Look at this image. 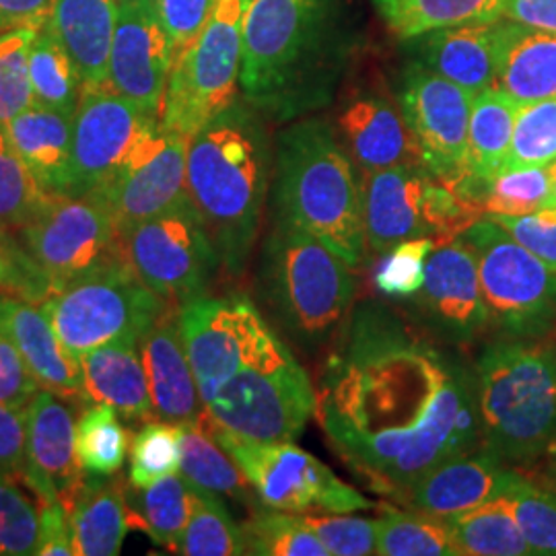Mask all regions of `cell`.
<instances>
[{
    "mask_svg": "<svg viewBox=\"0 0 556 556\" xmlns=\"http://www.w3.org/2000/svg\"><path fill=\"white\" fill-rule=\"evenodd\" d=\"M316 418L337 456L396 503L439 464L482 447L475 367L376 299L353 307L332 342Z\"/></svg>",
    "mask_w": 556,
    "mask_h": 556,
    "instance_id": "6da1fadb",
    "label": "cell"
},
{
    "mask_svg": "<svg viewBox=\"0 0 556 556\" xmlns=\"http://www.w3.org/2000/svg\"><path fill=\"white\" fill-rule=\"evenodd\" d=\"M268 161L262 124L238 105L211 119L188 144L186 194L231 277L245 270L258 239Z\"/></svg>",
    "mask_w": 556,
    "mask_h": 556,
    "instance_id": "7a4b0ae2",
    "label": "cell"
},
{
    "mask_svg": "<svg viewBox=\"0 0 556 556\" xmlns=\"http://www.w3.org/2000/svg\"><path fill=\"white\" fill-rule=\"evenodd\" d=\"M275 220L319 239L351 266L365 254L363 190L355 163L324 119L280 132L273 184Z\"/></svg>",
    "mask_w": 556,
    "mask_h": 556,
    "instance_id": "3957f363",
    "label": "cell"
},
{
    "mask_svg": "<svg viewBox=\"0 0 556 556\" xmlns=\"http://www.w3.org/2000/svg\"><path fill=\"white\" fill-rule=\"evenodd\" d=\"M482 445L503 462L532 464L556 452V344L501 338L475 365Z\"/></svg>",
    "mask_w": 556,
    "mask_h": 556,
    "instance_id": "277c9868",
    "label": "cell"
},
{
    "mask_svg": "<svg viewBox=\"0 0 556 556\" xmlns=\"http://www.w3.org/2000/svg\"><path fill=\"white\" fill-rule=\"evenodd\" d=\"M351 268L319 239L275 220L262 248L260 295L285 337L303 353L318 355L332 346L351 318L357 295Z\"/></svg>",
    "mask_w": 556,
    "mask_h": 556,
    "instance_id": "5b68a950",
    "label": "cell"
},
{
    "mask_svg": "<svg viewBox=\"0 0 556 556\" xmlns=\"http://www.w3.org/2000/svg\"><path fill=\"white\" fill-rule=\"evenodd\" d=\"M326 0H248L241 20L239 87L280 118L319 108L330 83L316 71Z\"/></svg>",
    "mask_w": 556,
    "mask_h": 556,
    "instance_id": "8992f818",
    "label": "cell"
},
{
    "mask_svg": "<svg viewBox=\"0 0 556 556\" xmlns=\"http://www.w3.org/2000/svg\"><path fill=\"white\" fill-rule=\"evenodd\" d=\"M225 431L254 441H295L316 415V390L289 346L275 338L204 400Z\"/></svg>",
    "mask_w": 556,
    "mask_h": 556,
    "instance_id": "52a82bcc",
    "label": "cell"
},
{
    "mask_svg": "<svg viewBox=\"0 0 556 556\" xmlns=\"http://www.w3.org/2000/svg\"><path fill=\"white\" fill-rule=\"evenodd\" d=\"M169 303L149 291L128 260L48 293L40 309L75 358L105 344H139Z\"/></svg>",
    "mask_w": 556,
    "mask_h": 556,
    "instance_id": "ba28073f",
    "label": "cell"
},
{
    "mask_svg": "<svg viewBox=\"0 0 556 556\" xmlns=\"http://www.w3.org/2000/svg\"><path fill=\"white\" fill-rule=\"evenodd\" d=\"M457 238L477 260L489 326L503 338H542L556 324V270L480 217Z\"/></svg>",
    "mask_w": 556,
    "mask_h": 556,
    "instance_id": "9c48e42d",
    "label": "cell"
},
{
    "mask_svg": "<svg viewBox=\"0 0 556 556\" xmlns=\"http://www.w3.org/2000/svg\"><path fill=\"white\" fill-rule=\"evenodd\" d=\"M361 190L365 239L376 254L408 239H456L482 217L422 165L363 174Z\"/></svg>",
    "mask_w": 556,
    "mask_h": 556,
    "instance_id": "30bf717a",
    "label": "cell"
},
{
    "mask_svg": "<svg viewBox=\"0 0 556 556\" xmlns=\"http://www.w3.org/2000/svg\"><path fill=\"white\" fill-rule=\"evenodd\" d=\"M248 0H219L199 38L172 64L161 126L192 139L233 105L241 73V20Z\"/></svg>",
    "mask_w": 556,
    "mask_h": 556,
    "instance_id": "8fae6325",
    "label": "cell"
},
{
    "mask_svg": "<svg viewBox=\"0 0 556 556\" xmlns=\"http://www.w3.org/2000/svg\"><path fill=\"white\" fill-rule=\"evenodd\" d=\"M213 433L233 457L260 501L270 509L309 516L353 514L374 507L369 498L342 482L324 462L293 441L238 438L219 427L215 418Z\"/></svg>",
    "mask_w": 556,
    "mask_h": 556,
    "instance_id": "7c38bea8",
    "label": "cell"
},
{
    "mask_svg": "<svg viewBox=\"0 0 556 556\" xmlns=\"http://www.w3.org/2000/svg\"><path fill=\"white\" fill-rule=\"evenodd\" d=\"M124 254L140 282L169 305L202 298L220 266L197 208L186 199L122 233Z\"/></svg>",
    "mask_w": 556,
    "mask_h": 556,
    "instance_id": "4fadbf2b",
    "label": "cell"
},
{
    "mask_svg": "<svg viewBox=\"0 0 556 556\" xmlns=\"http://www.w3.org/2000/svg\"><path fill=\"white\" fill-rule=\"evenodd\" d=\"M17 233L23 250L46 278L48 293L126 260L112 213L96 194L52 197Z\"/></svg>",
    "mask_w": 556,
    "mask_h": 556,
    "instance_id": "5bb4252c",
    "label": "cell"
},
{
    "mask_svg": "<svg viewBox=\"0 0 556 556\" xmlns=\"http://www.w3.org/2000/svg\"><path fill=\"white\" fill-rule=\"evenodd\" d=\"M178 316L202 402L278 337L245 295H202L179 305Z\"/></svg>",
    "mask_w": 556,
    "mask_h": 556,
    "instance_id": "9a60e30c",
    "label": "cell"
},
{
    "mask_svg": "<svg viewBox=\"0 0 556 556\" xmlns=\"http://www.w3.org/2000/svg\"><path fill=\"white\" fill-rule=\"evenodd\" d=\"M160 124L157 116L119 96L112 85H83L73 116L66 197H85L100 190Z\"/></svg>",
    "mask_w": 556,
    "mask_h": 556,
    "instance_id": "2e32d148",
    "label": "cell"
},
{
    "mask_svg": "<svg viewBox=\"0 0 556 556\" xmlns=\"http://www.w3.org/2000/svg\"><path fill=\"white\" fill-rule=\"evenodd\" d=\"M404 303L417 326L450 346H468L489 328L477 260L459 238L438 243L420 291Z\"/></svg>",
    "mask_w": 556,
    "mask_h": 556,
    "instance_id": "e0dca14e",
    "label": "cell"
},
{
    "mask_svg": "<svg viewBox=\"0 0 556 556\" xmlns=\"http://www.w3.org/2000/svg\"><path fill=\"white\" fill-rule=\"evenodd\" d=\"M472 100L470 91L417 62L404 75L400 110L417 140L422 167L441 181L464 174Z\"/></svg>",
    "mask_w": 556,
    "mask_h": 556,
    "instance_id": "ac0fdd59",
    "label": "cell"
},
{
    "mask_svg": "<svg viewBox=\"0 0 556 556\" xmlns=\"http://www.w3.org/2000/svg\"><path fill=\"white\" fill-rule=\"evenodd\" d=\"M190 139L157 126L147 135L118 174L100 190L119 238L142 220L157 217L186 199V163Z\"/></svg>",
    "mask_w": 556,
    "mask_h": 556,
    "instance_id": "d6986e66",
    "label": "cell"
},
{
    "mask_svg": "<svg viewBox=\"0 0 556 556\" xmlns=\"http://www.w3.org/2000/svg\"><path fill=\"white\" fill-rule=\"evenodd\" d=\"M172 64V43L151 0L118 2V23L110 50V85L140 110L161 118Z\"/></svg>",
    "mask_w": 556,
    "mask_h": 556,
    "instance_id": "ffe728a7",
    "label": "cell"
},
{
    "mask_svg": "<svg viewBox=\"0 0 556 556\" xmlns=\"http://www.w3.org/2000/svg\"><path fill=\"white\" fill-rule=\"evenodd\" d=\"M77 420L60 396L40 390L25 408L27 468L23 482L43 501H59L71 511L80 486L83 468L75 447Z\"/></svg>",
    "mask_w": 556,
    "mask_h": 556,
    "instance_id": "44dd1931",
    "label": "cell"
},
{
    "mask_svg": "<svg viewBox=\"0 0 556 556\" xmlns=\"http://www.w3.org/2000/svg\"><path fill=\"white\" fill-rule=\"evenodd\" d=\"M178 312V305H167L139 342L155 418L174 425L197 420L204 413L199 383L179 332Z\"/></svg>",
    "mask_w": 556,
    "mask_h": 556,
    "instance_id": "7402d4cb",
    "label": "cell"
},
{
    "mask_svg": "<svg viewBox=\"0 0 556 556\" xmlns=\"http://www.w3.org/2000/svg\"><path fill=\"white\" fill-rule=\"evenodd\" d=\"M342 144L361 174L396 165H422L402 110L376 93L346 101L338 116Z\"/></svg>",
    "mask_w": 556,
    "mask_h": 556,
    "instance_id": "603a6c76",
    "label": "cell"
},
{
    "mask_svg": "<svg viewBox=\"0 0 556 556\" xmlns=\"http://www.w3.org/2000/svg\"><path fill=\"white\" fill-rule=\"evenodd\" d=\"M0 326L20 349L41 390L62 400H87L80 361L64 349L40 305L15 295L0 298Z\"/></svg>",
    "mask_w": 556,
    "mask_h": 556,
    "instance_id": "cb8c5ba5",
    "label": "cell"
},
{
    "mask_svg": "<svg viewBox=\"0 0 556 556\" xmlns=\"http://www.w3.org/2000/svg\"><path fill=\"white\" fill-rule=\"evenodd\" d=\"M505 475L503 459L482 445L472 454L439 464L400 503L413 511L447 519L498 497Z\"/></svg>",
    "mask_w": 556,
    "mask_h": 556,
    "instance_id": "d4e9b609",
    "label": "cell"
},
{
    "mask_svg": "<svg viewBox=\"0 0 556 556\" xmlns=\"http://www.w3.org/2000/svg\"><path fill=\"white\" fill-rule=\"evenodd\" d=\"M501 20L462 23L417 36V64L477 96L495 87Z\"/></svg>",
    "mask_w": 556,
    "mask_h": 556,
    "instance_id": "484cf974",
    "label": "cell"
},
{
    "mask_svg": "<svg viewBox=\"0 0 556 556\" xmlns=\"http://www.w3.org/2000/svg\"><path fill=\"white\" fill-rule=\"evenodd\" d=\"M118 0H54L46 25L75 60L83 85H110Z\"/></svg>",
    "mask_w": 556,
    "mask_h": 556,
    "instance_id": "4316f807",
    "label": "cell"
},
{
    "mask_svg": "<svg viewBox=\"0 0 556 556\" xmlns=\"http://www.w3.org/2000/svg\"><path fill=\"white\" fill-rule=\"evenodd\" d=\"M4 132L41 188L52 197L68 194L73 116L31 103L4 124Z\"/></svg>",
    "mask_w": 556,
    "mask_h": 556,
    "instance_id": "83f0119b",
    "label": "cell"
},
{
    "mask_svg": "<svg viewBox=\"0 0 556 556\" xmlns=\"http://www.w3.org/2000/svg\"><path fill=\"white\" fill-rule=\"evenodd\" d=\"M495 87L526 105L556 100V36L501 17Z\"/></svg>",
    "mask_w": 556,
    "mask_h": 556,
    "instance_id": "f1b7e54d",
    "label": "cell"
},
{
    "mask_svg": "<svg viewBox=\"0 0 556 556\" xmlns=\"http://www.w3.org/2000/svg\"><path fill=\"white\" fill-rule=\"evenodd\" d=\"M79 361L85 394L89 400L110 404L119 418L128 422L155 418L139 344H105L89 351Z\"/></svg>",
    "mask_w": 556,
    "mask_h": 556,
    "instance_id": "f546056e",
    "label": "cell"
},
{
    "mask_svg": "<svg viewBox=\"0 0 556 556\" xmlns=\"http://www.w3.org/2000/svg\"><path fill=\"white\" fill-rule=\"evenodd\" d=\"M75 556H116L130 530L128 495L118 480H85L71 511Z\"/></svg>",
    "mask_w": 556,
    "mask_h": 556,
    "instance_id": "4dcf8cb0",
    "label": "cell"
},
{
    "mask_svg": "<svg viewBox=\"0 0 556 556\" xmlns=\"http://www.w3.org/2000/svg\"><path fill=\"white\" fill-rule=\"evenodd\" d=\"M519 108L521 105L514 98L497 87L475 96L468 126L466 176L480 181L497 176L511 147Z\"/></svg>",
    "mask_w": 556,
    "mask_h": 556,
    "instance_id": "1f68e13d",
    "label": "cell"
},
{
    "mask_svg": "<svg viewBox=\"0 0 556 556\" xmlns=\"http://www.w3.org/2000/svg\"><path fill=\"white\" fill-rule=\"evenodd\" d=\"M178 427L181 477L211 493L248 501L250 482L239 470L233 457L227 454V450L215 438L213 418L206 408L197 420L179 422Z\"/></svg>",
    "mask_w": 556,
    "mask_h": 556,
    "instance_id": "d6a6232c",
    "label": "cell"
},
{
    "mask_svg": "<svg viewBox=\"0 0 556 556\" xmlns=\"http://www.w3.org/2000/svg\"><path fill=\"white\" fill-rule=\"evenodd\" d=\"M137 491L139 495L132 501L126 491L130 528L149 534L155 544L176 551L194 511V484L178 475H169Z\"/></svg>",
    "mask_w": 556,
    "mask_h": 556,
    "instance_id": "836d02e7",
    "label": "cell"
},
{
    "mask_svg": "<svg viewBox=\"0 0 556 556\" xmlns=\"http://www.w3.org/2000/svg\"><path fill=\"white\" fill-rule=\"evenodd\" d=\"M447 526L464 556L532 555L509 505L491 498L475 509L447 517Z\"/></svg>",
    "mask_w": 556,
    "mask_h": 556,
    "instance_id": "e575fe53",
    "label": "cell"
},
{
    "mask_svg": "<svg viewBox=\"0 0 556 556\" xmlns=\"http://www.w3.org/2000/svg\"><path fill=\"white\" fill-rule=\"evenodd\" d=\"M29 80L36 105L75 116L83 79L75 60L46 23L29 50Z\"/></svg>",
    "mask_w": 556,
    "mask_h": 556,
    "instance_id": "d590c367",
    "label": "cell"
},
{
    "mask_svg": "<svg viewBox=\"0 0 556 556\" xmlns=\"http://www.w3.org/2000/svg\"><path fill=\"white\" fill-rule=\"evenodd\" d=\"M376 555L462 556L447 519L441 517L386 507L383 516L376 519Z\"/></svg>",
    "mask_w": 556,
    "mask_h": 556,
    "instance_id": "8d00e7d4",
    "label": "cell"
},
{
    "mask_svg": "<svg viewBox=\"0 0 556 556\" xmlns=\"http://www.w3.org/2000/svg\"><path fill=\"white\" fill-rule=\"evenodd\" d=\"M505 0H396L381 15L402 40L462 23L503 17Z\"/></svg>",
    "mask_w": 556,
    "mask_h": 556,
    "instance_id": "74e56055",
    "label": "cell"
},
{
    "mask_svg": "<svg viewBox=\"0 0 556 556\" xmlns=\"http://www.w3.org/2000/svg\"><path fill=\"white\" fill-rule=\"evenodd\" d=\"M75 447L80 468L96 477H112L124 466L130 438L119 415L103 402L83 410L75 427Z\"/></svg>",
    "mask_w": 556,
    "mask_h": 556,
    "instance_id": "f35d334b",
    "label": "cell"
},
{
    "mask_svg": "<svg viewBox=\"0 0 556 556\" xmlns=\"http://www.w3.org/2000/svg\"><path fill=\"white\" fill-rule=\"evenodd\" d=\"M194 511L174 553L186 556L245 555L241 526L233 521L217 493L194 484Z\"/></svg>",
    "mask_w": 556,
    "mask_h": 556,
    "instance_id": "ab89813d",
    "label": "cell"
},
{
    "mask_svg": "<svg viewBox=\"0 0 556 556\" xmlns=\"http://www.w3.org/2000/svg\"><path fill=\"white\" fill-rule=\"evenodd\" d=\"M498 497L509 505L532 555L556 556V491L507 470Z\"/></svg>",
    "mask_w": 556,
    "mask_h": 556,
    "instance_id": "60d3db41",
    "label": "cell"
},
{
    "mask_svg": "<svg viewBox=\"0 0 556 556\" xmlns=\"http://www.w3.org/2000/svg\"><path fill=\"white\" fill-rule=\"evenodd\" d=\"M245 555L330 556L312 526L298 514L270 509L256 511L241 526Z\"/></svg>",
    "mask_w": 556,
    "mask_h": 556,
    "instance_id": "b9f144b4",
    "label": "cell"
},
{
    "mask_svg": "<svg viewBox=\"0 0 556 556\" xmlns=\"http://www.w3.org/2000/svg\"><path fill=\"white\" fill-rule=\"evenodd\" d=\"M50 199L52 194L41 188L0 128V220L11 231H20L40 215Z\"/></svg>",
    "mask_w": 556,
    "mask_h": 556,
    "instance_id": "7bdbcfd3",
    "label": "cell"
},
{
    "mask_svg": "<svg viewBox=\"0 0 556 556\" xmlns=\"http://www.w3.org/2000/svg\"><path fill=\"white\" fill-rule=\"evenodd\" d=\"M551 167H514L501 169L489 179L484 192V215L523 217L548 206L551 200Z\"/></svg>",
    "mask_w": 556,
    "mask_h": 556,
    "instance_id": "ee69618b",
    "label": "cell"
},
{
    "mask_svg": "<svg viewBox=\"0 0 556 556\" xmlns=\"http://www.w3.org/2000/svg\"><path fill=\"white\" fill-rule=\"evenodd\" d=\"M43 23L0 31V128L34 103L29 50Z\"/></svg>",
    "mask_w": 556,
    "mask_h": 556,
    "instance_id": "f6af8a7d",
    "label": "cell"
},
{
    "mask_svg": "<svg viewBox=\"0 0 556 556\" xmlns=\"http://www.w3.org/2000/svg\"><path fill=\"white\" fill-rule=\"evenodd\" d=\"M556 160V100L519 108L509 153L501 169L551 165Z\"/></svg>",
    "mask_w": 556,
    "mask_h": 556,
    "instance_id": "bcb514c9",
    "label": "cell"
},
{
    "mask_svg": "<svg viewBox=\"0 0 556 556\" xmlns=\"http://www.w3.org/2000/svg\"><path fill=\"white\" fill-rule=\"evenodd\" d=\"M181 464L179 427L174 422H147L130 447V484L144 489L161 478L178 475Z\"/></svg>",
    "mask_w": 556,
    "mask_h": 556,
    "instance_id": "7dc6e473",
    "label": "cell"
},
{
    "mask_svg": "<svg viewBox=\"0 0 556 556\" xmlns=\"http://www.w3.org/2000/svg\"><path fill=\"white\" fill-rule=\"evenodd\" d=\"M435 248V239H408L379 254L381 258L374 270V285L379 295L392 301L415 298L425 282L427 258Z\"/></svg>",
    "mask_w": 556,
    "mask_h": 556,
    "instance_id": "c3c4849f",
    "label": "cell"
},
{
    "mask_svg": "<svg viewBox=\"0 0 556 556\" xmlns=\"http://www.w3.org/2000/svg\"><path fill=\"white\" fill-rule=\"evenodd\" d=\"M11 480L0 475V556H36L40 514Z\"/></svg>",
    "mask_w": 556,
    "mask_h": 556,
    "instance_id": "681fc988",
    "label": "cell"
},
{
    "mask_svg": "<svg viewBox=\"0 0 556 556\" xmlns=\"http://www.w3.org/2000/svg\"><path fill=\"white\" fill-rule=\"evenodd\" d=\"M303 519L318 534L328 553L334 556L376 555L378 528L376 519L344 514H309Z\"/></svg>",
    "mask_w": 556,
    "mask_h": 556,
    "instance_id": "f907efd6",
    "label": "cell"
},
{
    "mask_svg": "<svg viewBox=\"0 0 556 556\" xmlns=\"http://www.w3.org/2000/svg\"><path fill=\"white\" fill-rule=\"evenodd\" d=\"M151 4L169 38L172 54L176 60L199 38L200 31L213 17L219 0H151Z\"/></svg>",
    "mask_w": 556,
    "mask_h": 556,
    "instance_id": "816d5d0a",
    "label": "cell"
},
{
    "mask_svg": "<svg viewBox=\"0 0 556 556\" xmlns=\"http://www.w3.org/2000/svg\"><path fill=\"white\" fill-rule=\"evenodd\" d=\"M486 217L497 220L519 245L556 270V206H544L523 217Z\"/></svg>",
    "mask_w": 556,
    "mask_h": 556,
    "instance_id": "f5cc1de1",
    "label": "cell"
},
{
    "mask_svg": "<svg viewBox=\"0 0 556 556\" xmlns=\"http://www.w3.org/2000/svg\"><path fill=\"white\" fill-rule=\"evenodd\" d=\"M40 383L21 357L20 349L0 326V404L25 410Z\"/></svg>",
    "mask_w": 556,
    "mask_h": 556,
    "instance_id": "db71d44e",
    "label": "cell"
},
{
    "mask_svg": "<svg viewBox=\"0 0 556 556\" xmlns=\"http://www.w3.org/2000/svg\"><path fill=\"white\" fill-rule=\"evenodd\" d=\"M27 468L25 410L0 404V475L23 480Z\"/></svg>",
    "mask_w": 556,
    "mask_h": 556,
    "instance_id": "11a10c76",
    "label": "cell"
},
{
    "mask_svg": "<svg viewBox=\"0 0 556 556\" xmlns=\"http://www.w3.org/2000/svg\"><path fill=\"white\" fill-rule=\"evenodd\" d=\"M40 501V536L36 556H75L71 516L59 501Z\"/></svg>",
    "mask_w": 556,
    "mask_h": 556,
    "instance_id": "9f6ffc18",
    "label": "cell"
},
{
    "mask_svg": "<svg viewBox=\"0 0 556 556\" xmlns=\"http://www.w3.org/2000/svg\"><path fill=\"white\" fill-rule=\"evenodd\" d=\"M503 17L556 36V0H505Z\"/></svg>",
    "mask_w": 556,
    "mask_h": 556,
    "instance_id": "6f0895ef",
    "label": "cell"
},
{
    "mask_svg": "<svg viewBox=\"0 0 556 556\" xmlns=\"http://www.w3.org/2000/svg\"><path fill=\"white\" fill-rule=\"evenodd\" d=\"M52 4L54 0H0V31L48 21Z\"/></svg>",
    "mask_w": 556,
    "mask_h": 556,
    "instance_id": "680465c9",
    "label": "cell"
},
{
    "mask_svg": "<svg viewBox=\"0 0 556 556\" xmlns=\"http://www.w3.org/2000/svg\"><path fill=\"white\" fill-rule=\"evenodd\" d=\"M0 254L9 256L11 260H15L21 266H27V268H36V264L31 262V258L27 256V252L23 250V245L20 243V239L11 238V229L0 220ZM38 270V268H36Z\"/></svg>",
    "mask_w": 556,
    "mask_h": 556,
    "instance_id": "91938a15",
    "label": "cell"
},
{
    "mask_svg": "<svg viewBox=\"0 0 556 556\" xmlns=\"http://www.w3.org/2000/svg\"><path fill=\"white\" fill-rule=\"evenodd\" d=\"M551 167V184H553V188H551V200H548V206H556V160L548 165Z\"/></svg>",
    "mask_w": 556,
    "mask_h": 556,
    "instance_id": "94428289",
    "label": "cell"
},
{
    "mask_svg": "<svg viewBox=\"0 0 556 556\" xmlns=\"http://www.w3.org/2000/svg\"><path fill=\"white\" fill-rule=\"evenodd\" d=\"M394 2H396V0H376V4H378L379 11H381V13H383L388 7H392Z\"/></svg>",
    "mask_w": 556,
    "mask_h": 556,
    "instance_id": "6125c7cd",
    "label": "cell"
},
{
    "mask_svg": "<svg viewBox=\"0 0 556 556\" xmlns=\"http://www.w3.org/2000/svg\"><path fill=\"white\" fill-rule=\"evenodd\" d=\"M553 456H555V464H556V452H555V454H553Z\"/></svg>",
    "mask_w": 556,
    "mask_h": 556,
    "instance_id": "be15d7a7",
    "label": "cell"
},
{
    "mask_svg": "<svg viewBox=\"0 0 556 556\" xmlns=\"http://www.w3.org/2000/svg\"><path fill=\"white\" fill-rule=\"evenodd\" d=\"M118 2H122V0H118Z\"/></svg>",
    "mask_w": 556,
    "mask_h": 556,
    "instance_id": "e7e4bbea",
    "label": "cell"
}]
</instances>
